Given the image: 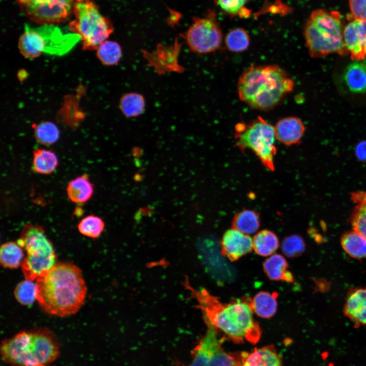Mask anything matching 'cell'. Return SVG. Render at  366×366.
I'll return each instance as SVG.
<instances>
[{"instance_id":"1","label":"cell","mask_w":366,"mask_h":366,"mask_svg":"<svg viewBox=\"0 0 366 366\" xmlns=\"http://www.w3.org/2000/svg\"><path fill=\"white\" fill-rule=\"evenodd\" d=\"M197 303L206 323L224 333L236 343L245 342L255 344L259 341L261 329L254 319L249 297L223 303L205 289H196L186 280L183 283Z\"/></svg>"},{"instance_id":"2","label":"cell","mask_w":366,"mask_h":366,"mask_svg":"<svg viewBox=\"0 0 366 366\" xmlns=\"http://www.w3.org/2000/svg\"><path fill=\"white\" fill-rule=\"evenodd\" d=\"M36 300L49 314L66 317L84 304L87 287L80 269L70 262H57L38 277Z\"/></svg>"},{"instance_id":"3","label":"cell","mask_w":366,"mask_h":366,"mask_svg":"<svg viewBox=\"0 0 366 366\" xmlns=\"http://www.w3.org/2000/svg\"><path fill=\"white\" fill-rule=\"evenodd\" d=\"M294 87L292 79L277 65H251L240 75L237 84L239 100L262 111L279 105Z\"/></svg>"},{"instance_id":"4","label":"cell","mask_w":366,"mask_h":366,"mask_svg":"<svg viewBox=\"0 0 366 366\" xmlns=\"http://www.w3.org/2000/svg\"><path fill=\"white\" fill-rule=\"evenodd\" d=\"M1 355L13 366H44L58 356L57 342L48 330L23 331L2 342Z\"/></svg>"},{"instance_id":"5","label":"cell","mask_w":366,"mask_h":366,"mask_svg":"<svg viewBox=\"0 0 366 366\" xmlns=\"http://www.w3.org/2000/svg\"><path fill=\"white\" fill-rule=\"evenodd\" d=\"M342 17L337 11L318 9L307 20L303 34L306 46L313 57L348 53L344 42Z\"/></svg>"},{"instance_id":"6","label":"cell","mask_w":366,"mask_h":366,"mask_svg":"<svg viewBox=\"0 0 366 366\" xmlns=\"http://www.w3.org/2000/svg\"><path fill=\"white\" fill-rule=\"evenodd\" d=\"M81 40L73 33H64L53 24L37 27L24 26L18 41L20 52L26 58H34L42 53L61 56L69 52Z\"/></svg>"},{"instance_id":"7","label":"cell","mask_w":366,"mask_h":366,"mask_svg":"<svg viewBox=\"0 0 366 366\" xmlns=\"http://www.w3.org/2000/svg\"><path fill=\"white\" fill-rule=\"evenodd\" d=\"M17 243L26 252L21 264L26 280H36L57 263L53 244L39 225L25 224Z\"/></svg>"},{"instance_id":"8","label":"cell","mask_w":366,"mask_h":366,"mask_svg":"<svg viewBox=\"0 0 366 366\" xmlns=\"http://www.w3.org/2000/svg\"><path fill=\"white\" fill-rule=\"evenodd\" d=\"M234 137L235 146L241 151L252 150L265 167L274 170V159L277 149L273 126L258 116L250 123H237Z\"/></svg>"},{"instance_id":"9","label":"cell","mask_w":366,"mask_h":366,"mask_svg":"<svg viewBox=\"0 0 366 366\" xmlns=\"http://www.w3.org/2000/svg\"><path fill=\"white\" fill-rule=\"evenodd\" d=\"M73 12L75 19L69 23V29L80 36L83 50H96L113 32L110 21L92 1L75 2Z\"/></svg>"},{"instance_id":"10","label":"cell","mask_w":366,"mask_h":366,"mask_svg":"<svg viewBox=\"0 0 366 366\" xmlns=\"http://www.w3.org/2000/svg\"><path fill=\"white\" fill-rule=\"evenodd\" d=\"M204 337L192 352L193 360L189 366H240L241 353L226 352L222 347L223 338L218 330L206 323Z\"/></svg>"},{"instance_id":"11","label":"cell","mask_w":366,"mask_h":366,"mask_svg":"<svg viewBox=\"0 0 366 366\" xmlns=\"http://www.w3.org/2000/svg\"><path fill=\"white\" fill-rule=\"evenodd\" d=\"M184 37L190 50L198 54L217 51L223 40L221 28L212 13L203 17H195Z\"/></svg>"},{"instance_id":"12","label":"cell","mask_w":366,"mask_h":366,"mask_svg":"<svg viewBox=\"0 0 366 366\" xmlns=\"http://www.w3.org/2000/svg\"><path fill=\"white\" fill-rule=\"evenodd\" d=\"M21 11L41 25L67 21L73 11L74 0H15Z\"/></svg>"},{"instance_id":"13","label":"cell","mask_w":366,"mask_h":366,"mask_svg":"<svg viewBox=\"0 0 366 366\" xmlns=\"http://www.w3.org/2000/svg\"><path fill=\"white\" fill-rule=\"evenodd\" d=\"M344 42L354 60H362L366 56V20H350L344 26Z\"/></svg>"},{"instance_id":"14","label":"cell","mask_w":366,"mask_h":366,"mask_svg":"<svg viewBox=\"0 0 366 366\" xmlns=\"http://www.w3.org/2000/svg\"><path fill=\"white\" fill-rule=\"evenodd\" d=\"M253 249V239L233 228L227 230L220 241L221 254L231 261L237 260Z\"/></svg>"},{"instance_id":"15","label":"cell","mask_w":366,"mask_h":366,"mask_svg":"<svg viewBox=\"0 0 366 366\" xmlns=\"http://www.w3.org/2000/svg\"><path fill=\"white\" fill-rule=\"evenodd\" d=\"M274 127L276 139L286 145L297 144L305 132L301 120L296 116H287L279 119Z\"/></svg>"},{"instance_id":"16","label":"cell","mask_w":366,"mask_h":366,"mask_svg":"<svg viewBox=\"0 0 366 366\" xmlns=\"http://www.w3.org/2000/svg\"><path fill=\"white\" fill-rule=\"evenodd\" d=\"M343 310L345 316L356 327H366V286L349 291Z\"/></svg>"},{"instance_id":"17","label":"cell","mask_w":366,"mask_h":366,"mask_svg":"<svg viewBox=\"0 0 366 366\" xmlns=\"http://www.w3.org/2000/svg\"><path fill=\"white\" fill-rule=\"evenodd\" d=\"M240 366H283L281 355L273 346L255 348L250 352H241Z\"/></svg>"},{"instance_id":"18","label":"cell","mask_w":366,"mask_h":366,"mask_svg":"<svg viewBox=\"0 0 366 366\" xmlns=\"http://www.w3.org/2000/svg\"><path fill=\"white\" fill-rule=\"evenodd\" d=\"M343 79L349 89L354 93H366V58L354 60L346 68Z\"/></svg>"},{"instance_id":"19","label":"cell","mask_w":366,"mask_h":366,"mask_svg":"<svg viewBox=\"0 0 366 366\" xmlns=\"http://www.w3.org/2000/svg\"><path fill=\"white\" fill-rule=\"evenodd\" d=\"M288 264L281 255L274 254L268 258L263 263V269L272 281H283L292 283L294 281L291 272L287 270Z\"/></svg>"},{"instance_id":"20","label":"cell","mask_w":366,"mask_h":366,"mask_svg":"<svg viewBox=\"0 0 366 366\" xmlns=\"http://www.w3.org/2000/svg\"><path fill=\"white\" fill-rule=\"evenodd\" d=\"M351 196L355 204L350 217L353 230L366 239V191L353 192Z\"/></svg>"},{"instance_id":"21","label":"cell","mask_w":366,"mask_h":366,"mask_svg":"<svg viewBox=\"0 0 366 366\" xmlns=\"http://www.w3.org/2000/svg\"><path fill=\"white\" fill-rule=\"evenodd\" d=\"M94 192L93 185L87 174L76 177L68 184L67 195L74 203H82L87 201Z\"/></svg>"},{"instance_id":"22","label":"cell","mask_w":366,"mask_h":366,"mask_svg":"<svg viewBox=\"0 0 366 366\" xmlns=\"http://www.w3.org/2000/svg\"><path fill=\"white\" fill-rule=\"evenodd\" d=\"M277 293L261 291L257 293L251 300L254 313L263 318L273 316L277 310Z\"/></svg>"},{"instance_id":"23","label":"cell","mask_w":366,"mask_h":366,"mask_svg":"<svg viewBox=\"0 0 366 366\" xmlns=\"http://www.w3.org/2000/svg\"><path fill=\"white\" fill-rule=\"evenodd\" d=\"M260 225L259 214L253 210L243 209L237 212L232 221V228L245 234L256 232Z\"/></svg>"},{"instance_id":"24","label":"cell","mask_w":366,"mask_h":366,"mask_svg":"<svg viewBox=\"0 0 366 366\" xmlns=\"http://www.w3.org/2000/svg\"><path fill=\"white\" fill-rule=\"evenodd\" d=\"M279 245L277 236L268 230H262L254 236L253 248L256 254L261 256L271 255Z\"/></svg>"},{"instance_id":"25","label":"cell","mask_w":366,"mask_h":366,"mask_svg":"<svg viewBox=\"0 0 366 366\" xmlns=\"http://www.w3.org/2000/svg\"><path fill=\"white\" fill-rule=\"evenodd\" d=\"M343 250L350 256L366 259V239L353 230L345 233L341 238Z\"/></svg>"},{"instance_id":"26","label":"cell","mask_w":366,"mask_h":366,"mask_svg":"<svg viewBox=\"0 0 366 366\" xmlns=\"http://www.w3.org/2000/svg\"><path fill=\"white\" fill-rule=\"evenodd\" d=\"M58 165V159L50 150L36 149L33 151V168L39 174H49L52 173Z\"/></svg>"},{"instance_id":"27","label":"cell","mask_w":366,"mask_h":366,"mask_svg":"<svg viewBox=\"0 0 366 366\" xmlns=\"http://www.w3.org/2000/svg\"><path fill=\"white\" fill-rule=\"evenodd\" d=\"M23 258L22 248L17 242L8 241L0 248V262L4 268H17L21 265Z\"/></svg>"},{"instance_id":"28","label":"cell","mask_w":366,"mask_h":366,"mask_svg":"<svg viewBox=\"0 0 366 366\" xmlns=\"http://www.w3.org/2000/svg\"><path fill=\"white\" fill-rule=\"evenodd\" d=\"M145 102L143 96L137 93H129L122 96L119 102V108L127 117H135L144 111Z\"/></svg>"},{"instance_id":"29","label":"cell","mask_w":366,"mask_h":366,"mask_svg":"<svg viewBox=\"0 0 366 366\" xmlns=\"http://www.w3.org/2000/svg\"><path fill=\"white\" fill-rule=\"evenodd\" d=\"M227 49L233 53H240L247 50L250 44V38L246 29L237 27L230 30L224 40Z\"/></svg>"},{"instance_id":"30","label":"cell","mask_w":366,"mask_h":366,"mask_svg":"<svg viewBox=\"0 0 366 366\" xmlns=\"http://www.w3.org/2000/svg\"><path fill=\"white\" fill-rule=\"evenodd\" d=\"M97 56L101 62L106 66H114L120 60L122 50L118 43L106 40L96 49Z\"/></svg>"},{"instance_id":"31","label":"cell","mask_w":366,"mask_h":366,"mask_svg":"<svg viewBox=\"0 0 366 366\" xmlns=\"http://www.w3.org/2000/svg\"><path fill=\"white\" fill-rule=\"evenodd\" d=\"M36 140L40 144L51 145L56 142L59 136V132L56 126L50 121H44L33 125Z\"/></svg>"},{"instance_id":"32","label":"cell","mask_w":366,"mask_h":366,"mask_svg":"<svg viewBox=\"0 0 366 366\" xmlns=\"http://www.w3.org/2000/svg\"><path fill=\"white\" fill-rule=\"evenodd\" d=\"M104 227L103 220L95 215H89L83 218L78 225V229L81 234L93 238L99 237Z\"/></svg>"},{"instance_id":"33","label":"cell","mask_w":366,"mask_h":366,"mask_svg":"<svg viewBox=\"0 0 366 366\" xmlns=\"http://www.w3.org/2000/svg\"><path fill=\"white\" fill-rule=\"evenodd\" d=\"M14 294L16 299L20 304L31 306L36 299V284L26 279L21 281L16 285Z\"/></svg>"},{"instance_id":"34","label":"cell","mask_w":366,"mask_h":366,"mask_svg":"<svg viewBox=\"0 0 366 366\" xmlns=\"http://www.w3.org/2000/svg\"><path fill=\"white\" fill-rule=\"evenodd\" d=\"M252 0H215L216 5L225 14L233 17L238 16L246 17L250 11L245 7Z\"/></svg>"},{"instance_id":"35","label":"cell","mask_w":366,"mask_h":366,"mask_svg":"<svg viewBox=\"0 0 366 366\" xmlns=\"http://www.w3.org/2000/svg\"><path fill=\"white\" fill-rule=\"evenodd\" d=\"M282 251L289 257L300 256L305 250V243L301 236L291 235L286 237L282 243Z\"/></svg>"},{"instance_id":"36","label":"cell","mask_w":366,"mask_h":366,"mask_svg":"<svg viewBox=\"0 0 366 366\" xmlns=\"http://www.w3.org/2000/svg\"><path fill=\"white\" fill-rule=\"evenodd\" d=\"M349 4L353 19L366 20V0H349Z\"/></svg>"},{"instance_id":"37","label":"cell","mask_w":366,"mask_h":366,"mask_svg":"<svg viewBox=\"0 0 366 366\" xmlns=\"http://www.w3.org/2000/svg\"><path fill=\"white\" fill-rule=\"evenodd\" d=\"M355 153L359 160L366 162V141H362L357 145Z\"/></svg>"},{"instance_id":"38","label":"cell","mask_w":366,"mask_h":366,"mask_svg":"<svg viewBox=\"0 0 366 366\" xmlns=\"http://www.w3.org/2000/svg\"><path fill=\"white\" fill-rule=\"evenodd\" d=\"M44 366H47V365H44Z\"/></svg>"}]
</instances>
